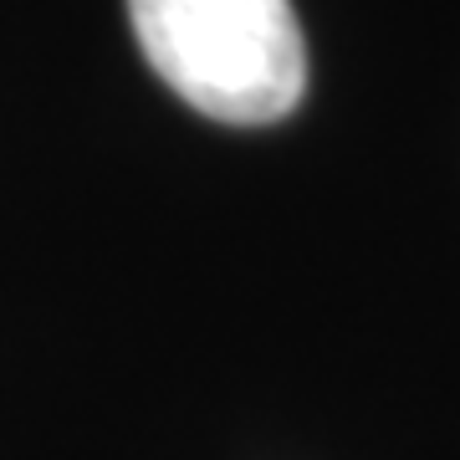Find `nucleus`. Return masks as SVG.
Instances as JSON below:
<instances>
[{
    "label": "nucleus",
    "mask_w": 460,
    "mask_h": 460,
    "mask_svg": "<svg viewBox=\"0 0 460 460\" xmlns=\"http://www.w3.org/2000/svg\"><path fill=\"white\" fill-rule=\"evenodd\" d=\"M148 66L195 113L277 123L307 93V47L292 0H128Z\"/></svg>",
    "instance_id": "f257e3e1"
}]
</instances>
